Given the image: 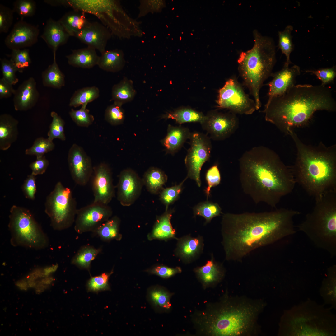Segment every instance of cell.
<instances>
[{"mask_svg":"<svg viewBox=\"0 0 336 336\" xmlns=\"http://www.w3.org/2000/svg\"><path fill=\"white\" fill-rule=\"evenodd\" d=\"M300 213L282 208L257 213L224 214L221 242L226 260L241 261L255 249L294 234L293 218Z\"/></svg>","mask_w":336,"mask_h":336,"instance_id":"1","label":"cell"},{"mask_svg":"<svg viewBox=\"0 0 336 336\" xmlns=\"http://www.w3.org/2000/svg\"><path fill=\"white\" fill-rule=\"evenodd\" d=\"M242 190L255 203L275 208L292 192L296 183L292 166L286 165L274 151L264 146L246 151L239 159Z\"/></svg>","mask_w":336,"mask_h":336,"instance_id":"2","label":"cell"},{"mask_svg":"<svg viewBox=\"0 0 336 336\" xmlns=\"http://www.w3.org/2000/svg\"><path fill=\"white\" fill-rule=\"evenodd\" d=\"M336 103L329 87L320 85H294L283 95L266 103V121L289 135L295 128L307 125L318 110L334 111Z\"/></svg>","mask_w":336,"mask_h":336,"instance_id":"3","label":"cell"},{"mask_svg":"<svg viewBox=\"0 0 336 336\" xmlns=\"http://www.w3.org/2000/svg\"><path fill=\"white\" fill-rule=\"evenodd\" d=\"M262 300L233 296L227 292L220 300L196 315L194 322L204 334L216 336L257 335V321L265 306Z\"/></svg>","mask_w":336,"mask_h":336,"instance_id":"4","label":"cell"},{"mask_svg":"<svg viewBox=\"0 0 336 336\" xmlns=\"http://www.w3.org/2000/svg\"><path fill=\"white\" fill-rule=\"evenodd\" d=\"M289 135L297 150L292 166L296 183L315 198L336 189V145L327 147L321 142L316 146L307 145L295 131Z\"/></svg>","mask_w":336,"mask_h":336,"instance_id":"5","label":"cell"},{"mask_svg":"<svg viewBox=\"0 0 336 336\" xmlns=\"http://www.w3.org/2000/svg\"><path fill=\"white\" fill-rule=\"evenodd\" d=\"M254 44L250 49L242 52L237 60L238 70L243 83L254 97L256 110L261 107L259 92L264 81L270 75L276 61L273 40L253 32Z\"/></svg>","mask_w":336,"mask_h":336,"instance_id":"6","label":"cell"},{"mask_svg":"<svg viewBox=\"0 0 336 336\" xmlns=\"http://www.w3.org/2000/svg\"><path fill=\"white\" fill-rule=\"evenodd\" d=\"M315 206L300 224L304 233L317 247L332 256L336 254V189L315 198Z\"/></svg>","mask_w":336,"mask_h":336,"instance_id":"7","label":"cell"},{"mask_svg":"<svg viewBox=\"0 0 336 336\" xmlns=\"http://www.w3.org/2000/svg\"><path fill=\"white\" fill-rule=\"evenodd\" d=\"M335 322L329 310L307 301L285 313L279 333L284 335H332L335 332Z\"/></svg>","mask_w":336,"mask_h":336,"instance_id":"8","label":"cell"},{"mask_svg":"<svg viewBox=\"0 0 336 336\" xmlns=\"http://www.w3.org/2000/svg\"><path fill=\"white\" fill-rule=\"evenodd\" d=\"M8 227L10 243L14 246L40 250L48 246L47 236L31 212L25 208L16 205L11 207Z\"/></svg>","mask_w":336,"mask_h":336,"instance_id":"9","label":"cell"},{"mask_svg":"<svg viewBox=\"0 0 336 336\" xmlns=\"http://www.w3.org/2000/svg\"><path fill=\"white\" fill-rule=\"evenodd\" d=\"M77 210L72 190L57 182L45 203V212L50 219L51 227L57 231L69 228L75 222Z\"/></svg>","mask_w":336,"mask_h":336,"instance_id":"10","label":"cell"},{"mask_svg":"<svg viewBox=\"0 0 336 336\" xmlns=\"http://www.w3.org/2000/svg\"><path fill=\"white\" fill-rule=\"evenodd\" d=\"M218 107L227 109L235 114L250 115L256 110L254 100L244 91L235 77L229 79L219 91Z\"/></svg>","mask_w":336,"mask_h":336,"instance_id":"11","label":"cell"},{"mask_svg":"<svg viewBox=\"0 0 336 336\" xmlns=\"http://www.w3.org/2000/svg\"><path fill=\"white\" fill-rule=\"evenodd\" d=\"M190 147L185 159L187 168V178L194 180L199 187L201 186L200 173L203 164L209 159L212 150L210 138L198 132L191 133Z\"/></svg>","mask_w":336,"mask_h":336,"instance_id":"12","label":"cell"},{"mask_svg":"<svg viewBox=\"0 0 336 336\" xmlns=\"http://www.w3.org/2000/svg\"><path fill=\"white\" fill-rule=\"evenodd\" d=\"M112 209L108 205L93 202L77 209L74 229L79 234L94 231L111 216Z\"/></svg>","mask_w":336,"mask_h":336,"instance_id":"13","label":"cell"},{"mask_svg":"<svg viewBox=\"0 0 336 336\" xmlns=\"http://www.w3.org/2000/svg\"><path fill=\"white\" fill-rule=\"evenodd\" d=\"M203 129L215 140H222L229 137L237 129L238 119L236 114L230 111L223 113L213 111L201 123Z\"/></svg>","mask_w":336,"mask_h":336,"instance_id":"14","label":"cell"},{"mask_svg":"<svg viewBox=\"0 0 336 336\" xmlns=\"http://www.w3.org/2000/svg\"><path fill=\"white\" fill-rule=\"evenodd\" d=\"M68 161L74 182L80 186L86 185L91 179L93 170L90 157L81 147L74 144L69 151Z\"/></svg>","mask_w":336,"mask_h":336,"instance_id":"15","label":"cell"},{"mask_svg":"<svg viewBox=\"0 0 336 336\" xmlns=\"http://www.w3.org/2000/svg\"><path fill=\"white\" fill-rule=\"evenodd\" d=\"M91 178L93 202L108 205L115 195L111 171L108 165L102 162L94 167Z\"/></svg>","mask_w":336,"mask_h":336,"instance_id":"16","label":"cell"},{"mask_svg":"<svg viewBox=\"0 0 336 336\" xmlns=\"http://www.w3.org/2000/svg\"><path fill=\"white\" fill-rule=\"evenodd\" d=\"M39 33L38 26L32 25L21 19L14 25L5 38L4 43L11 50L26 48L37 42Z\"/></svg>","mask_w":336,"mask_h":336,"instance_id":"17","label":"cell"},{"mask_svg":"<svg viewBox=\"0 0 336 336\" xmlns=\"http://www.w3.org/2000/svg\"><path fill=\"white\" fill-rule=\"evenodd\" d=\"M143 184L142 180L133 170H122L117 186V198L121 204L124 206L132 204L139 196Z\"/></svg>","mask_w":336,"mask_h":336,"instance_id":"18","label":"cell"},{"mask_svg":"<svg viewBox=\"0 0 336 336\" xmlns=\"http://www.w3.org/2000/svg\"><path fill=\"white\" fill-rule=\"evenodd\" d=\"M75 37L88 47L97 49L102 54L106 50L111 34L108 29L100 23L89 21Z\"/></svg>","mask_w":336,"mask_h":336,"instance_id":"19","label":"cell"},{"mask_svg":"<svg viewBox=\"0 0 336 336\" xmlns=\"http://www.w3.org/2000/svg\"><path fill=\"white\" fill-rule=\"evenodd\" d=\"M300 73V68L296 65L291 67L284 65L281 70L272 73L273 79L268 84V98L267 103L273 98L283 95L295 85L296 78Z\"/></svg>","mask_w":336,"mask_h":336,"instance_id":"20","label":"cell"},{"mask_svg":"<svg viewBox=\"0 0 336 336\" xmlns=\"http://www.w3.org/2000/svg\"><path fill=\"white\" fill-rule=\"evenodd\" d=\"M175 255L183 263L189 264L196 260L202 254L204 247L203 237H193L190 234L176 239Z\"/></svg>","mask_w":336,"mask_h":336,"instance_id":"21","label":"cell"},{"mask_svg":"<svg viewBox=\"0 0 336 336\" xmlns=\"http://www.w3.org/2000/svg\"><path fill=\"white\" fill-rule=\"evenodd\" d=\"M39 97L34 78L30 77L25 80L15 90L13 99V105L16 111H26L36 104Z\"/></svg>","mask_w":336,"mask_h":336,"instance_id":"22","label":"cell"},{"mask_svg":"<svg viewBox=\"0 0 336 336\" xmlns=\"http://www.w3.org/2000/svg\"><path fill=\"white\" fill-rule=\"evenodd\" d=\"M70 37L62 26L58 21L51 18L46 21L41 38L48 46L56 53L58 48L65 44Z\"/></svg>","mask_w":336,"mask_h":336,"instance_id":"23","label":"cell"},{"mask_svg":"<svg viewBox=\"0 0 336 336\" xmlns=\"http://www.w3.org/2000/svg\"><path fill=\"white\" fill-rule=\"evenodd\" d=\"M194 271L204 287L217 284L222 280L225 274L222 264L216 261L212 255L204 265L196 268Z\"/></svg>","mask_w":336,"mask_h":336,"instance_id":"24","label":"cell"},{"mask_svg":"<svg viewBox=\"0 0 336 336\" xmlns=\"http://www.w3.org/2000/svg\"><path fill=\"white\" fill-rule=\"evenodd\" d=\"M191 134L187 127L169 124L166 135L161 141L166 153L173 154L178 152L186 141L190 139Z\"/></svg>","mask_w":336,"mask_h":336,"instance_id":"25","label":"cell"},{"mask_svg":"<svg viewBox=\"0 0 336 336\" xmlns=\"http://www.w3.org/2000/svg\"><path fill=\"white\" fill-rule=\"evenodd\" d=\"M18 121L9 114L0 116V149H8L16 140L18 133Z\"/></svg>","mask_w":336,"mask_h":336,"instance_id":"26","label":"cell"},{"mask_svg":"<svg viewBox=\"0 0 336 336\" xmlns=\"http://www.w3.org/2000/svg\"><path fill=\"white\" fill-rule=\"evenodd\" d=\"M172 212V211L167 210L158 217L151 232L147 235L149 240L157 239L167 241L177 238L175 236V230L173 228L171 223Z\"/></svg>","mask_w":336,"mask_h":336,"instance_id":"27","label":"cell"},{"mask_svg":"<svg viewBox=\"0 0 336 336\" xmlns=\"http://www.w3.org/2000/svg\"><path fill=\"white\" fill-rule=\"evenodd\" d=\"M66 57L69 65L83 68H90L97 65L99 58L96 50L88 46L74 50Z\"/></svg>","mask_w":336,"mask_h":336,"instance_id":"28","label":"cell"},{"mask_svg":"<svg viewBox=\"0 0 336 336\" xmlns=\"http://www.w3.org/2000/svg\"><path fill=\"white\" fill-rule=\"evenodd\" d=\"M85 14L73 9L66 13L58 21L70 36L75 37L89 22Z\"/></svg>","mask_w":336,"mask_h":336,"instance_id":"29","label":"cell"},{"mask_svg":"<svg viewBox=\"0 0 336 336\" xmlns=\"http://www.w3.org/2000/svg\"><path fill=\"white\" fill-rule=\"evenodd\" d=\"M125 64L124 54L120 50H105L99 56L97 65L101 69L109 72L119 71Z\"/></svg>","mask_w":336,"mask_h":336,"instance_id":"30","label":"cell"},{"mask_svg":"<svg viewBox=\"0 0 336 336\" xmlns=\"http://www.w3.org/2000/svg\"><path fill=\"white\" fill-rule=\"evenodd\" d=\"M136 93L133 81L124 77L119 83L113 86L111 91V100L114 102L122 105L132 100Z\"/></svg>","mask_w":336,"mask_h":336,"instance_id":"31","label":"cell"},{"mask_svg":"<svg viewBox=\"0 0 336 336\" xmlns=\"http://www.w3.org/2000/svg\"><path fill=\"white\" fill-rule=\"evenodd\" d=\"M53 54V63L42 73V83L44 86L60 89L65 86V76L57 63L56 54Z\"/></svg>","mask_w":336,"mask_h":336,"instance_id":"32","label":"cell"},{"mask_svg":"<svg viewBox=\"0 0 336 336\" xmlns=\"http://www.w3.org/2000/svg\"><path fill=\"white\" fill-rule=\"evenodd\" d=\"M120 220L119 218L114 216L109 218L97 227L92 232L103 241L113 240H119L122 236L119 233Z\"/></svg>","mask_w":336,"mask_h":336,"instance_id":"33","label":"cell"},{"mask_svg":"<svg viewBox=\"0 0 336 336\" xmlns=\"http://www.w3.org/2000/svg\"><path fill=\"white\" fill-rule=\"evenodd\" d=\"M167 180V176L164 172L158 168L152 167L146 172L142 181L150 192L156 194L162 189Z\"/></svg>","mask_w":336,"mask_h":336,"instance_id":"34","label":"cell"},{"mask_svg":"<svg viewBox=\"0 0 336 336\" xmlns=\"http://www.w3.org/2000/svg\"><path fill=\"white\" fill-rule=\"evenodd\" d=\"M336 267L335 265L330 267L328 270L320 289V292L325 302L330 304L332 307L336 305Z\"/></svg>","mask_w":336,"mask_h":336,"instance_id":"35","label":"cell"},{"mask_svg":"<svg viewBox=\"0 0 336 336\" xmlns=\"http://www.w3.org/2000/svg\"><path fill=\"white\" fill-rule=\"evenodd\" d=\"M101 250L100 248H96L89 245L81 247L71 260L72 264L79 268L89 270L91 262Z\"/></svg>","mask_w":336,"mask_h":336,"instance_id":"36","label":"cell"},{"mask_svg":"<svg viewBox=\"0 0 336 336\" xmlns=\"http://www.w3.org/2000/svg\"><path fill=\"white\" fill-rule=\"evenodd\" d=\"M99 96V89L95 86L78 89L75 91L71 97L69 105L74 108L83 105H87L88 103L98 98Z\"/></svg>","mask_w":336,"mask_h":336,"instance_id":"37","label":"cell"},{"mask_svg":"<svg viewBox=\"0 0 336 336\" xmlns=\"http://www.w3.org/2000/svg\"><path fill=\"white\" fill-rule=\"evenodd\" d=\"M165 117L174 119L181 124L188 122H199L201 124L204 120L205 116L202 113L192 109L182 108L168 113Z\"/></svg>","mask_w":336,"mask_h":336,"instance_id":"38","label":"cell"},{"mask_svg":"<svg viewBox=\"0 0 336 336\" xmlns=\"http://www.w3.org/2000/svg\"><path fill=\"white\" fill-rule=\"evenodd\" d=\"M293 30V26L289 25L284 30L278 32L279 37L278 47L282 54L286 56V61L284 65L289 66L291 63L290 55L293 49V44L292 41L291 32Z\"/></svg>","mask_w":336,"mask_h":336,"instance_id":"39","label":"cell"},{"mask_svg":"<svg viewBox=\"0 0 336 336\" xmlns=\"http://www.w3.org/2000/svg\"><path fill=\"white\" fill-rule=\"evenodd\" d=\"M222 213L221 208L217 203L206 202L198 205L194 209V215L203 217L206 223L210 222L214 217Z\"/></svg>","mask_w":336,"mask_h":336,"instance_id":"40","label":"cell"},{"mask_svg":"<svg viewBox=\"0 0 336 336\" xmlns=\"http://www.w3.org/2000/svg\"><path fill=\"white\" fill-rule=\"evenodd\" d=\"M54 147L53 141L48 138L40 137L35 140L30 147L26 149L25 154L28 155H35L37 158L42 157L45 153L52 151Z\"/></svg>","mask_w":336,"mask_h":336,"instance_id":"41","label":"cell"},{"mask_svg":"<svg viewBox=\"0 0 336 336\" xmlns=\"http://www.w3.org/2000/svg\"><path fill=\"white\" fill-rule=\"evenodd\" d=\"M50 115L52 118V120L48 133V138L52 141L55 138L62 141L65 140L66 137L64 133L65 123L64 120L54 111H52Z\"/></svg>","mask_w":336,"mask_h":336,"instance_id":"42","label":"cell"},{"mask_svg":"<svg viewBox=\"0 0 336 336\" xmlns=\"http://www.w3.org/2000/svg\"><path fill=\"white\" fill-rule=\"evenodd\" d=\"M10 57V59L14 63L18 72L20 73H22L31 63L29 50L26 48L12 50Z\"/></svg>","mask_w":336,"mask_h":336,"instance_id":"43","label":"cell"},{"mask_svg":"<svg viewBox=\"0 0 336 336\" xmlns=\"http://www.w3.org/2000/svg\"><path fill=\"white\" fill-rule=\"evenodd\" d=\"M86 105H82L78 110L72 109L69 112L72 119L78 126L88 127L94 121V117L90 114L89 110L86 108Z\"/></svg>","mask_w":336,"mask_h":336,"instance_id":"44","label":"cell"},{"mask_svg":"<svg viewBox=\"0 0 336 336\" xmlns=\"http://www.w3.org/2000/svg\"><path fill=\"white\" fill-rule=\"evenodd\" d=\"M122 105L114 102L107 107L105 110V120L113 125L122 124L124 120L125 114Z\"/></svg>","mask_w":336,"mask_h":336,"instance_id":"45","label":"cell"},{"mask_svg":"<svg viewBox=\"0 0 336 336\" xmlns=\"http://www.w3.org/2000/svg\"><path fill=\"white\" fill-rule=\"evenodd\" d=\"M13 10L21 19L31 17L35 14L36 9L35 2L33 0H16L13 4Z\"/></svg>","mask_w":336,"mask_h":336,"instance_id":"46","label":"cell"},{"mask_svg":"<svg viewBox=\"0 0 336 336\" xmlns=\"http://www.w3.org/2000/svg\"><path fill=\"white\" fill-rule=\"evenodd\" d=\"M0 62L2 78L13 85L16 84L19 81L16 75L18 70L14 63L5 58H1Z\"/></svg>","mask_w":336,"mask_h":336,"instance_id":"47","label":"cell"},{"mask_svg":"<svg viewBox=\"0 0 336 336\" xmlns=\"http://www.w3.org/2000/svg\"><path fill=\"white\" fill-rule=\"evenodd\" d=\"M112 273H103L98 276L91 277L87 284L88 291L97 292L109 289L108 280Z\"/></svg>","mask_w":336,"mask_h":336,"instance_id":"48","label":"cell"},{"mask_svg":"<svg viewBox=\"0 0 336 336\" xmlns=\"http://www.w3.org/2000/svg\"><path fill=\"white\" fill-rule=\"evenodd\" d=\"M187 178L186 177L179 184L164 189L161 191L160 195V199L166 206V211L167 210L169 205L177 198L181 191L183 184Z\"/></svg>","mask_w":336,"mask_h":336,"instance_id":"49","label":"cell"},{"mask_svg":"<svg viewBox=\"0 0 336 336\" xmlns=\"http://www.w3.org/2000/svg\"><path fill=\"white\" fill-rule=\"evenodd\" d=\"M171 295L161 289H155L150 293V296L156 306L165 309H169L171 306L170 301Z\"/></svg>","mask_w":336,"mask_h":336,"instance_id":"50","label":"cell"},{"mask_svg":"<svg viewBox=\"0 0 336 336\" xmlns=\"http://www.w3.org/2000/svg\"><path fill=\"white\" fill-rule=\"evenodd\" d=\"M13 9L0 4V33H6L12 26L13 21Z\"/></svg>","mask_w":336,"mask_h":336,"instance_id":"51","label":"cell"},{"mask_svg":"<svg viewBox=\"0 0 336 336\" xmlns=\"http://www.w3.org/2000/svg\"><path fill=\"white\" fill-rule=\"evenodd\" d=\"M306 72L315 75L321 81V85L323 86L332 82L336 76L335 66L315 70H307Z\"/></svg>","mask_w":336,"mask_h":336,"instance_id":"52","label":"cell"},{"mask_svg":"<svg viewBox=\"0 0 336 336\" xmlns=\"http://www.w3.org/2000/svg\"><path fill=\"white\" fill-rule=\"evenodd\" d=\"M36 176L32 173L28 175L21 186L22 190L25 197L33 200L36 192Z\"/></svg>","mask_w":336,"mask_h":336,"instance_id":"53","label":"cell"},{"mask_svg":"<svg viewBox=\"0 0 336 336\" xmlns=\"http://www.w3.org/2000/svg\"><path fill=\"white\" fill-rule=\"evenodd\" d=\"M147 272L162 278H168L181 273L182 269L179 267L171 268L163 265H159L148 270Z\"/></svg>","mask_w":336,"mask_h":336,"instance_id":"54","label":"cell"},{"mask_svg":"<svg viewBox=\"0 0 336 336\" xmlns=\"http://www.w3.org/2000/svg\"><path fill=\"white\" fill-rule=\"evenodd\" d=\"M206 178L208 184L206 192L208 198L211 188L219 184L221 181L220 174L217 164L213 165L208 170Z\"/></svg>","mask_w":336,"mask_h":336,"instance_id":"55","label":"cell"},{"mask_svg":"<svg viewBox=\"0 0 336 336\" xmlns=\"http://www.w3.org/2000/svg\"><path fill=\"white\" fill-rule=\"evenodd\" d=\"M49 164V161L43 156L36 158V161L30 163L29 167L32 170L31 173L36 176L45 173Z\"/></svg>","mask_w":336,"mask_h":336,"instance_id":"56","label":"cell"},{"mask_svg":"<svg viewBox=\"0 0 336 336\" xmlns=\"http://www.w3.org/2000/svg\"><path fill=\"white\" fill-rule=\"evenodd\" d=\"M12 85L3 78L0 79V99L7 98L14 94L15 90Z\"/></svg>","mask_w":336,"mask_h":336,"instance_id":"57","label":"cell"}]
</instances>
